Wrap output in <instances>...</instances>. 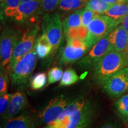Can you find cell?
I'll return each mask as SVG.
<instances>
[{"label":"cell","mask_w":128,"mask_h":128,"mask_svg":"<svg viewBox=\"0 0 128 128\" xmlns=\"http://www.w3.org/2000/svg\"><path fill=\"white\" fill-rule=\"evenodd\" d=\"M127 66L128 62L126 51L111 50L94 66L92 78L96 84L102 86L111 76Z\"/></svg>","instance_id":"1"},{"label":"cell","mask_w":128,"mask_h":128,"mask_svg":"<svg viewBox=\"0 0 128 128\" xmlns=\"http://www.w3.org/2000/svg\"><path fill=\"white\" fill-rule=\"evenodd\" d=\"M120 23V21L114 20L106 15L99 14L94 17L88 26V35L86 40L90 49L101 39L108 36Z\"/></svg>","instance_id":"2"},{"label":"cell","mask_w":128,"mask_h":128,"mask_svg":"<svg viewBox=\"0 0 128 128\" xmlns=\"http://www.w3.org/2000/svg\"><path fill=\"white\" fill-rule=\"evenodd\" d=\"M37 57L34 45L32 50L24 56L10 71L12 86L23 88L28 84L30 75L36 66Z\"/></svg>","instance_id":"3"},{"label":"cell","mask_w":128,"mask_h":128,"mask_svg":"<svg viewBox=\"0 0 128 128\" xmlns=\"http://www.w3.org/2000/svg\"><path fill=\"white\" fill-rule=\"evenodd\" d=\"M42 33L48 38L52 47V53H55L62 43L64 28L60 14L47 13L42 22Z\"/></svg>","instance_id":"4"},{"label":"cell","mask_w":128,"mask_h":128,"mask_svg":"<svg viewBox=\"0 0 128 128\" xmlns=\"http://www.w3.org/2000/svg\"><path fill=\"white\" fill-rule=\"evenodd\" d=\"M40 30L39 24L36 23L28 28L22 34L14 48L8 70L10 71L19 60L28 54L34 45L37 34Z\"/></svg>","instance_id":"5"},{"label":"cell","mask_w":128,"mask_h":128,"mask_svg":"<svg viewBox=\"0 0 128 128\" xmlns=\"http://www.w3.org/2000/svg\"><path fill=\"white\" fill-rule=\"evenodd\" d=\"M22 34V30L17 28H8L3 30L0 41L1 69L8 66L14 48Z\"/></svg>","instance_id":"6"},{"label":"cell","mask_w":128,"mask_h":128,"mask_svg":"<svg viewBox=\"0 0 128 128\" xmlns=\"http://www.w3.org/2000/svg\"><path fill=\"white\" fill-rule=\"evenodd\" d=\"M103 91L112 98H119L128 92V67L111 76L102 86Z\"/></svg>","instance_id":"7"},{"label":"cell","mask_w":128,"mask_h":128,"mask_svg":"<svg viewBox=\"0 0 128 128\" xmlns=\"http://www.w3.org/2000/svg\"><path fill=\"white\" fill-rule=\"evenodd\" d=\"M112 50L108 35L96 44L87 55L78 62V66L82 70L93 68L98 62L110 51Z\"/></svg>","instance_id":"8"},{"label":"cell","mask_w":128,"mask_h":128,"mask_svg":"<svg viewBox=\"0 0 128 128\" xmlns=\"http://www.w3.org/2000/svg\"><path fill=\"white\" fill-rule=\"evenodd\" d=\"M70 103V100L64 96H58L53 98L40 114L39 119L41 123L48 125L55 121Z\"/></svg>","instance_id":"9"},{"label":"cell","mask_w":128,"mask_h":128,"mask_svg":"<svg viewBox=\"0 0 128 128\" xmlns=\"http://www.w3.org/2000/svg\"><path fill=\"white\" fill-rule=\"evenodd\" d=\"M40 4V0H32L22 3L17 7L7 8L4 10V14L7 17L14 18L16 21L23 22L36 13Z\"/></svg>","instance_id":"10"},{"label":"cell","mask_w":128,"mask_h":128,"mask_svg":"<svg viewBox=\"0 0 128 128\" xmlns=\"http://www.w3.org/2000/svg\"><path fill=\"white\" fill-rule=\"evenodd\" d=\"M94 110L93 104L90 102H87L81 109L70 116L66 128H76L84 124H89L92 119Z\"/></svg>","instance_id":"11"},{"label":"cell","mask_w":128,"mask_h":128,"mask_svg":"<svg viewBox=\"0 0 128 128\" xmlns=\"http://www.w3.org/2000/svg\"><path fill=\"white\" fill-rule=\"evenodd\" d=\"M28 104V100L24 92H14L12 94L8 108L4 115V118L6 119H10L16 117L26 108Z\"/></svg>","instance_id":"12"},{"label":"cell","mask_w":128,"mask_h":128,"mask_svg":"<svg viewBox=\"0 0 128 128\" xmlns=\"http://www.w3.org/2000/svg\"><path fill=\"white\" fill-rule=\"evenodd\" d=\"M112 50L125 52L128 48V33L122 25H119L108 34Z\"/></svg>","instance_id":"13"},{"label":"cell","mask_w":128,"mask_h":128,"mask_svg":"<svg viewBox=\"0 0 128 128\" xmlns=\"http://www.w3.org/2000/svg\"><path fill=\"white\" fill-rule=\"evenodd\" d=\"M88 52L86 49H76L66 44L60 58V65H68L80 60Z\"/></svg>","instance_id":"14"},{"label":"cell","mask_w":128,"mask_h":128,"mask_svg":"<svg viewBox=\"0 0 128 128\" xmlns=\"http://www.w3.org/2000/svg\"><path fill=\"white\" fill-rule=\"evenodd\" d=\"M36 124L31 116L23 114L8 119L2 128H35Z\"/></svg>","instance_id":"15"},{"label":"cell","mask_w":128,"mask_h":128,"mask_svg":"<svg viewBox=\"0 0 128 128\" xmlns=\"http://www.w3.org/2000/svg\"><path fill=\"white\" fill-rule=\"evenodd\" d=\"M34 48L37 56L40 59L46 58L52 53V45L44 33L37 39L34 44Z\"/></svg>","instance_id":"16"},{"label":"cell","mask_w":128,"mask_h":128,"mask_svg":"<svg viewBox=\"0 0 128 128\" xmlns=\"http://www.w3.org/2000/svg\"><path fill=\"white\" fill-rule=\"evenodd\" d=\"M116 114L124 123H128V92L119 97L113 105Z\"/></svg>","instance_id":"17"},{"label":"cell","mask_w":128,"mask_h":128,"mask_svg":"<svg viewBox=\"0 0 128 128\" xmlns=\"http://www.w3.org/2000/svg\"><path fill=\"white\" fill-rule=\"evenodd\" d=\"M104 14L114 20L121 22L128 14V2H120L112 5Z\"/></svg>","instance_id":"18"},{"label":"cell","mask_w":128,"mask_h":128,"mask_svg":"<svg viewBox=\"0 0 128 128\" xmlns=\"http://www.w3.org/2000/svg\"><path fill=\"white\" fill-rule=\"evenodd\" d=\"M82 8H80L77 10H76L72 13L69 15L64 20L63 28L64 34L70 28H78V27L82 26L81 14H82Z\"/></svg>","instance_id":"19"},{"label":"cell","mask_w":128,"mask_h":128,"mask_svg":"<svg viewBox=\"0 0 128 128\" xmlns=\"http://www.w3.org/2000/svg\"><path fill=\"white\" fill-rule=\"evenodd\" d=\"M87 2V0H60L58 8L62 12H71L81 8Z\"/></svg>","instance_id":"20"},{"label":"cell","mask_w":128,"mask_h":128,"mask_svg":"<svg viewBox=\"0 0 128 128\" xmlns=\"http://www.w3.org/2000/svg\"><path fill=\"white\" fill-rule=\"evenodd\" d=\"M110 5L102 0H88L85 5L84 8L89 10L98 14H104L109 8Z\"/></svg>","instance_id":"21"},{"label":"cell","mask_w":128,"mask_h":128,"mask_svg":"<svg viewBox=\"0 0 128 128\" xmlns=\"http://www.w3.org/2000/svg\"><path fill=\"white\" fill-rule=\"evenodd\" d=\"M79 80V76L72 68H68L64 71L60 83V87H67L76 84Z\"/></svg>","instance_id":"22"},{"label":"cell","mask_w":128,"mask_h":128,"mask_svg":"<svg viewBox=\"0 0 128 128\" xmlns=\"http://www.w3.org/2000/svg\"><path fill=\"white\" fill-rule=\"evenodd\" d=\"M47 76L46 73L39 72L32 78L30 81V87L33 90H40L46 85Z\"/></svg>","instance_id":"23"},{"label":"cell","mask_w":128,"mask_h":128,"mask_svg":"<svg viewBox=\"0 0 128 128\" xmlns=\"http://www.w3.org/2000/svg\"><path fill=\"white\" fill-rule=\"evenodd\" d=\"M63 74V70L60 67L56 66L51 68L48 74V85L54 84L61 80Z\"/></svg>","instance_id":"24"},{"label":"cell","mask_w":128,"mask_h":128,"mask_svg":"<svg viewBox=\"0 0 128 128\" xmlns=\"http://www.w3.org/2000/svg\"><path fill=\"white\" fill-rule=\"evenodd\" d=\"M8 85V76L7 71L4 69H1L0 74V96L7 93Z\"/></svg>","instance_id":"25"},{"label":"cell","mask_w":128,"mask_h":128,"mask_svg":"<svg viewBox=\"0 0 128 128\" xmlns=\"http://www.w3.org/2000/svg\"><path fill=\"white\" fill-rule=\"evenodd\" d=\"M99 15L98 14L94 12L84 8L81 14V21H82V26L84 27L88 26L91 22L93 20L94 17Z\"/></svg>","instance_id":"26"},{"label":"cell","mask_w":128,"mask_h":128,"mask_svg":"<svg viewBox=\"0 0 128 128\" xmlns=\"http://www.w3.org/2000/svg\"><path fill=\"white\" fill-rule=\"evenodd\" d=\"M42 9L46 13H50L56 8L59 0H40Z\"/></svg>","instance_id":"27"},{"label":"cell","mask_w":128,"mask_h":128,"mask_svg":"<svg viewBox=\"0 0 128 128\" xmlns=\"http://www.w3.org/2000/svg\"><path fill=\"white\" fill-rule=\"evenodd\" d=\"M66 44L73 48H76V49H86L88 50H90V49L88 46L86 40L80 39V38H75L67 39Z\"/></svg>","instance_id":"28"},{"label":"cell","mask_w":128,"mask_h":128,"mask_svg":"<svg viewBox=\"0 0 128 128\" xmlns=\"http://www.w3.org/2000/svg\"><path fill=\"white\" fill-rule=\"evenodd\" d=\"M12 94L6 93L0 97V114L4 115L10 103Z\"/></svg>","instance_id":"29"},{"label":"cell","mask_w":128,"mask_h":128,"mask_svg":"<svg viewBox=\"0 0 128 128\" xmlns=\"http://www.w3.org/2000/svg\"><path fill=\"white\" fill-rule=\"evenodd\" d=\"M21 4L20 0H5L1 2V8L3 10L7 8H15L18 7Z\"/></svg>","instance_id":"30"},{"label":"cell","mask_w":128,"mask_h":128,"mask_svg":"<svg viewBox=\"0 0 128 128\" xmlns=\"http://www.w3.org/2000/svg\"><path fill=\"white\" fill-rule=\"evenodd\" d=\"M121 25L124 27V29L128 32V14H127L124 18L121 21Z\"/></svg>","instance_id":"31"},{"label":"cell","mask_w":128,"mask_h":128,"mask_svg":"<svg viewBox=\"0 0 128 128\" xmlns=\"http://www.w3.org/2000/svg\"><path fill=\"white\" fill-rule=\"evenodd\" d=\"M102 1H104L110 5L118 4L120 2H124V0H102Z\"/></svg>","instance_id":"32"},{"label":"cell","mask_w":128,"mask_h":128,"mask_svg":"<svg viewBox=\"0 0 128 128\" xmlns=\"http://www.w3.org/2000/svg\"><path fill=\"white\" fill-rule=\"evenodd\" d=\"M99 128H118V127L116 124L109 123V124H104Z\"/></svg>","instance_id":"33"},{"label":"cell","mask_w":128,"mask_h":128,"mask_svg":"<svg viewBox=\"0 0 128 128\" xmlns=\"http://www.w3.org/2000/svg\"><path fill=\"white\" fill-rule=\"evenodd\" d=\"M88 125L89 124H84V125H81L76 128H87L88 127Z\"/></svg>","instance_id":"34"},{"label":"cell","mask_w":128,"mask_h":128,"mask_svg":"<svg viewBox=\"0 0 128 128\" xmlns=\"http://www.w3.org/2000/svg\"><path fill=\"white\" fill-rule=\"evenodd\" d=\"M32 1V0H20L21 2L23 3V2H28V1Z\"/></svg>","instance_id":"35"},{"label":"cell","mask_w":128,"mask_h":128,"mask_svg":"<svg viewBox=\"0 0 128 128\" xmlns=\"http://www.w3.org/2000/svg\"><path fill=\"white\" fill-rule=\"evenodd\" d=\"M126 55H127V60H128V48L126 50Z\"/></svg>","instance_id":"36"},{"label":"cell","mask_w":128,"mask_h":128,"mask_svg":"<svg viewBox=\"0 0 128 128\" xmlns=\"http://www.w3.org/2000/svg\"><path fill=\"white\" fill-rule=\"evenodd\" d=\"M124 2H128V0H124Z\"/></svg>","instance_id":"37"},{"label":"cell","mask_w":128,"mask_h":128,"mask_svg":"<svg viewBox=\"0 0 128 128\" xmlns=\"http://www.w3.org/2000/svg\"><path fill=\"white\" fill-rule=\"evenodd\" d=\"M0 1H1V2H2V1H4L5 0H0Z\"/></svg>","instance_id":"38"}]
</instances>
